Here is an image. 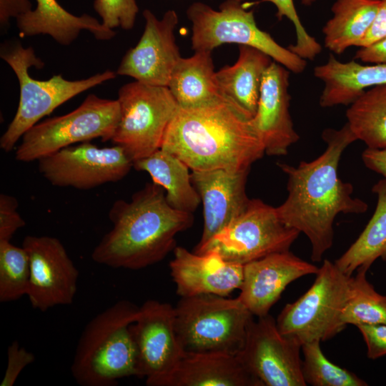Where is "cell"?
<instances>
[{
	"mask_svg": "<svg viewBox=\"0 0 386 386\" xmlns=\"http://www.w3.org/2000/svg\"><path fill=\"white\" fill-rule=\"evenodd\" d=\"M322 137L327 147L317 158L300 162L297 167L278 162L287 176L288 195L276 207L281 221L304 233L311 247V259L320 262L333 244V224L337 215L362 214L368 206L352 197L353 186L338 175L340 158L356 137L346 123L341 129H325Z\"/></svg>",
	"mask_w": 386,
	"mask_h": 386,
	"instance_id": "obj_1",
	"label": "cell"
},
{
	"mask_svg": "<svg viewBox=\"0 0 386 386\" xmlns=\"http://www.w3.org/2000/svg\"><path fill=\"white\" fill-rule=\"evenodd\" d=\"M112 229L91 253L94 262L113 268L141 269L174 250L179 232L190 228L193 213L172 208L164 189L147 183L130 201L117 199L109 211Z\"/></svg>",
	"mask_w": 386,
	"mask_h": 386,
	"instance_id": "obj_2",
	"label": "cell"
},
{
	"mask_svg": "<svg viewBox=\"0 0 386 386\" xmlns=\"http://www.w3.org/2000/svg\"><path fill=\"white\" fill-rule=\"evenodd\" d=\"M161 149L192 171L250 169L265 154L250 119L226 102L193 109L179 107Z\"/></svg>",
	"mask_w": 386,
	"mask_h": 386,
	"instance_id": "obj_3",
	"label": "cell"
},
{
	"mask_svg": "<svg viewBox=\"0 0 386 386\" xmlns=\"http://www.w3.org/2000/svg\"><path fill=\"white\" fill-rule=\"evenodd\" d=\"M139 307L120 300L94 317L78 341L71 375L81 386H115L118 380L137 377V360L130 325Z\"/></svg>",
	"mask_w": 386,
	"mask_h": 386,
	"instance_id": "obj_4",
	"label": "cell"
},
{
	"mask_svg": "<svg viewBox=\"0 0 386 386\" xmlns=\"http://www.w3.org/2000/svg\"><path fill=\"white\" fill-rule=\"evenodd\" d=\"M253 316L238 297H181L174 307L176 335L184 355L237 356L244 345Z\"/></svg>",
	"mask_w": 386,
	"mask_h": 386,
	"instance_id": "obj_5",
	"label": "cell"
},
{
	"mask_svg": "<svg viewBox=\"0 0 386 386\" xmlns=\"http://www.w3.org/2000/svg\"><path fill=\"white\" fill-rule=\"evenodd\" d=\"M1 57L16 75L20 88L17 111L0 139V148L7 152L13 150L23 134L41 118L74 96L115 78L117 74L107 70L81 80H66L59 74L39 81L31 77L28 71L31 66H44L31 47L24 48L21 44H15L2 49Z\"/></svg>",
	"mask_w": 386,
	"mask_h": 386,
	"instance_id": "obj_6",
	"label": "cell"
},
{
	"mask_svg": "<svg viewBox=\"0 0 386 386\" xmlns=\"http://www.w3.org/2000/svg\"><path fill=\"white\" fill-rule=\"evenodd\" d=\"M351 284L352 276L325 259L310 289L279 314L276 320L279 331L301 345L332 338L346 327L342 315Z\"/></svg>",
	"mask_w": 386,
	"mask_h": 386,
	"instance_id": "obj_7",
	"label": "cell"
},
{
	"mask_svg": "<svg viewBox=\"0 0 386 386\" xmlns=\"http://www.w3.org/2000/svg\"><path fill=\"white\" fill-rule=\"evenodd\" d=\"M246 9L244 4L237 0L225 1L219 11L201 2L193 3L187 11L192 24V49L195 51H212L223 44L249 46L264 52L290 71L302 73L306 60L259 29L253 11Z\"/></svg>",
	"mask_w": 386,
	"mask_h": 386,
	"instance_id": "obj_8",
	"label": "cell"
},
{
	"mask_svg": "<svg viewBox=\"0 0 386 386\" xmlns=\"http://www.w3.org/2000/svg\"><path fill=\"white\" fill-rule=\"evenodd\" d=\"M119 119L117 99L90 94L72 112L47 119L28 129L16 149L15 159L30 162L76 143L96 138L111 141Z\"/></svg>",
	"mask_w": 386,
	"mask_h": 386,
	"instance_id": "obj_9",
	"label": "cell"
},
{
	"mask_svg": "<svg viewBox=\"0 0 386 386\" xmlns=\"http://www.w3.org/2000/svg\"><path fill=\"white\" fill-rule=\"evenodd\" d=\"M117 100L120 119L111 142L123 148L133 162L160 149L179 108L169 88L136 81L119 89Z\"/></svg>",
	"mask_w": 386,
	"mask_h": 386,
	"instance_id": "obj_10",
	"label": "cell"
},
{
	"mask_svg": "<svg viewBox=\"0 0 386 386\" xmlns=\"http://www.w3.org/2000/svg\"><path fill=\"white\" fill-rule=\"evenodd\" d=\"M300 232L286 226L276 207L250 199L244 212L194 252L217 251L225 260L244 265L272 253L288 251Z\"/></svg>",
	"mask_w": 386,
	"mask_h": 386,
	"instance_id": "obj_11",
	"label": "cell"
},
{
	"mask_svg": "<svg viewBox=\"0 0 386 386\" xmlns=\"http://www.w3.org/2000/svg\"><path fill=\"white\" fill-rule=\"evenodd\" d=\"M38 169L51 184L88 190L124 178L133 162L118 145L99 147L89 142L40 158Z\"/></svg>",
	"mask_w": 386,
	"mask_h": 386,
	"instance_id": "obj_12",
	"label": "cell"
},
{
	"mask_svg": "<svg viewBox=\"0 0 386 386\" xmlns=\"http://www.w3.org/2000/svg\"><path fill=\"white\" fill-rule=\"evenodd\" d=\"M301 349L299 342L280 333L276 320L268 314L252 321L237 356L262 386H305Z\"/></svg>",
	"mask_w": 386,
	"mask_h": 386,
	"instance_id": "obj_13",
	"label": "cell"
},
{
	"mask_svg": "<svg viewBox=\"0 0 386 386\" xmlns=\"http://www.w3.org/2000/svg\"><path fill=\"white\" fill-rule=\"evenodd\" d=\"M137 360V377L148 386H161L184 353L175 331L174 307L167 302L148 300L139 307L130 325Z\"/></svg>",
	"mask_w": 386,
	"mask_h": 386,
	"instance_id": "obj_14",
	"label": "cell"
},
{
	"mask_svg": "<svg viewBox=\"0 0 386 386\" xmlns=\"http://www.w3.org/2000/svg\"><path fill=\"white\" fill-rule=\"evenodd\" d=\"M22 247L30 261L26 296L31 307L45 312L72 304L79 273L61 242L50 236L28 235Z\"/></svg>",
	"mask_w": 386,
	"mask_h": 386,
	"instance_id": "obj_15",
	"label": "cell"
},
{
	"mask_svg": "<svg viewBox=\"0 0 386 386\" xmlns=\"http://www.w3.org/2000/svg\"><path fill=\"white\" fill-rule=\"evenodd\" d=\"M143 16L144 32L137 44L125 54L116 73L143 84L167 86L181 58L174 35L177 14L169 10L162 19H157L152 11L145 9Z\"/></svg>",
	"mask_w": 386,
	"mask_h": 386,
	"instance_id": "obj_16",
	"label": "cell"
},
{
	"mask_svg": "<svg viewBox=\"0 0 386 386\" xmlns=\"http://www.w3.org/2000/svg\"><path fill=\"white\" fill-rule=\"evenodd\" d=\"M250 169L192 171L191 178L203 207V231L198 249L229 226L247 209L246 183Z\"/></svg>",
	"mask_w": 386,
	"mask_h": 386,
	"instance_id": "obj_17",
	"label": "cell"
},
{
	"mask_svg": "<svg viewBox=\"0 0 386 386\" xmlns=\"http://www.w3.org/2000/svg\"><path fill=\"white\" fill-rule=\"evenodd\" d=\"M290 72L275 61L271 63L263 76L256 113L250 119L269 156L287 154L300 139L289 110Z\"/></svg>",
	"mask_w": 386,
	"mask_h": 386,
	"instance_id": "obj_18",
	"label": "cell"
},
{
	"mask_svg": "<svg viewBox=\"0 0 386 386\" xmlns=\"http://www.w3.org/2000/svg\"><path fill=\"white\" fill-rule=\"evenodd\" d=\"M318 269L290 250L270 254L244 265L238 297L254 316L267 315L289 284Z\"/></svg>",
	"mask_w": 386,
	"mask_h": 386,
	"instance_id": "obj_19",
	"label": "cell"
},
{
	"mask_svg": "<svg viewBox=\"0 0 386 386\" xmlns=\"http://www.w3.org/2000/svg\"><path fill=\"white\" fill-rule=\"evenodd\" d=\"M170 274L180 297L199 295L228 297L240 288L244 265L225 260L217 251L202 254L176 247Z\"/></svg>",
	"mask_w": 386,
	"mask_h": 386,
	"instance_id": "obj_20",
	"label": "cell"
},
{
	"mask_svg": "<svg viewBox=\"0 0 386 386\" xmlns=\"http://www.w3.org/2000/svg\"><path fill=\"white\" fill-rule=\"evenodd\" d=\"M273 59L256 48L239 45L237 61L216 72L224 101L246 118L254 116L264 74Z\"/></svg>",
	"mask_w": 386,
	"mask_h": 386,
	"instance_id": "obj_21",
	"label": "cell"
},
{
	"mask_svg": "<svg viewBox=\"0 0 386 386\" xmlns=\"http://www.w3.org/2000/svg\"><path fill=\"white\" fill-rule=\"evenodd\" d=\"M161 386H262L237 356L184 355Z\"/></svg>",
	"mask_w": 386,
	"mask_h": 386,
	"instance_id": "obj_22",
	"label": "cell"
},
{
	"mask_svg": "<svg viewBox=\"0 0 386 386\" xmlns=\"http://www.w3.org/2000/svg\"><path fill=\"white\" fill-rule=\"evenodd\" d=\"M314 75L324 84L319 102L322 107L350 105L367 89L386 84V64L342 62L330 54L326 63L315 67Z\"/></svg>",
	"mask_w": 386,
	"mask_h": 386,
	"instance_id": "obj_23",
	"label": "cell"
},
{
	"mask_svg": "<svg viewBox=\"0 0 386 386\" xmlns=\"http://www.w3.org/2000/svg\"><path fill=\"white\" fill-rule=\"evenodd\" d=\"M37 6L16 18L21 36L48 34L60 44L68 45L81 30L91 32L96 39L108 40L115 32L95 18L83 14L75 16L59 4L56 0H36Z\"/></svg>",
	"mask_w": 386,
	"mask_h": 386,
	"instance_id": "obj_24",
	"label": "cell"
},
{
	"mask_svg": "<svg viewBox=\"0 0 386 386\" xmlns=\"http://www.w3.org/2000/svg\"><path fill=\"white\" fill-rule=\"evenodd\" d=\"M211 52L195 51L176 64L167 87L179 107L193 109L226 102L219 90Z\"/></svg>",
	"mask_w": 386,
	"mask_h": 386,
	"instance_id": "obj_25",
	"label": "cell"
},
{
	"mask_svg": "<svg viewBox=\"0 0 386 386\" xmlns=\"http://www.w3.org/2000/svg\"><path fill=\"white\" fill-rule=\"evenodd\" d=\"M133 167L147 172L153 182L164 189L166 199L172 208L193 213L201 203L192 182L190 169L173 154L160 149L134 162Z\"/></svg>",
	"mask_w": 386,
	"mask_h": 386,
	"instance_id": "obj_26",
	"label": "cell"
},
{
	"mask_svg": "<svg viewBox=\"0 0 386 386\" xmlns=\"http://www.w3.org/2000/svg\"><path fill=\"white\" fill-rule=\"evenodd\" d=\"M380 0H336L331 7L333 16L322 29L324 45L340 55L357 46L368 31Z\"/></svg>",
	"mask_w": 386,
	"mask_h": 386,
	"instance_id": "obj_27",
	"label": "cell"
},
{
	"mask_svg": "<svg viewBox=\"0 0 386 386\" xmlns=\"http://www.w3.org/2000/svg\"><path fill=\"white\" fill-rule=\"evenodd\" d=\"M372 192L377 196L372 217L354 243L335 262L348 276L361 267L368 269L377 259L386 262V178L376 182Z\"/></svg>",
	"mask_w": 386,
	"mask_h": 386,
	"instance_id": "obj_28",
	"label": "cell"
},
{
	"mask_svg": "<svg viewBox=\"0 0 386 386\" xmlns=\"http://www.w3.org/2000/svg\"><path fill=\"white\" fill-rule=\"evenodd\" d=\"M347 124L367 148L386 149V84L365 90L346 112Z\"/></svg>",
	"mask_w": 386,
	"mask_h": 386,
	"instance_id": "obj_29",
	"label": "cell"
},
{
	"mask_svg": "<svg viewBox=\"0 0 386 386\" xmlns=\"http://www.w3.org/2000/svg\"><path fill=\"white\" fill-rule=\"evenodd\" d=\"M367 270L359 268L352 277L350 295L342 315L345 325L386 324V296L376 292L368 282Z\"/></svg>",
	"mask_w": 386,
	"mask_h": 386,
	"instance_id": "obj_30",
	"label": "cell"
},
{
	"mask_svg": "<svg viewBox=\"0 0 386 386\" xmlns=\"http://www.w3.org/2000/svg\"><path fill=\"white\" fill-rule=\"evenodd\" d=\"M320 341L302 345L304 360L302 372L306 385L312 386H365L367 382L355 373L329 360L322 351Z\"/></svg>",
	"mask_w": 386,
	"mask_h": 386,
	"instance_id": "obj_31",
	"label": "cell"
},
{
	"mask_svg": "<svg viewBox=\"0 0 386 386\" xmlns=\"http://www.w3.org/2000/svg\"><path fill=\"white\" fill-rule=\"evenodd\" d=\"M29 280L30 261L26 250L10 241H0V302H11L26 295Z\"/></svg>",
	"mask_w": 386,
	"mask_h": 386,
	"instance_id": "obj_32",
	"label": "cell"
},
{
	"mask_svg": "<svg viewBox=\"0 0 386 386\" xmlns=\"http://www.w3.org/2000/svg\"><path fill=\"white\" fill-rule=\"evenodd\" d=\"M259 2H270L277 8V16L281 20L288 19L294 25L296 41L287 48L300 57L313 61L322 51V46L315 37L308 34L302 25L296 11L293 0H260Z\"/></svg>",
	"mask_w": 386,
	"mask_h": 386,
	"instance_id": "obj_33",
	"label": "cell"
},
{
	"mask_svg": "<svg viewBox=\"0 0 386 386\" xmlns=\"http://www.w3.org/2000/svg\"><path fill=\"white\" fill-rule=\"evenodd\" d=\"M94 9L106 27L126 30L134 26L139 10L135 0H94Z\"/></svg>",
	"mask_w": 386,
	"mask_h": 386,
	"instance_id": "obj_34",
	"label": "cell"
},
{
	"mask_svg": "<svg viewBox=\"0 0 386 386\" xmlns=\"http://www.w3.org/2000/svg\"><path fill=\"white\" fill-rule=\"evenodd\" d=\"M19 203L11 195H0V241H10L16 231L26 224L17 212Z\"/></svg>",
	"mask_w": 386,
	"mask_h": 386,
	"instance_id": "obj_35",
	"label": "cell"
},
{
	"mask_svg": "<svg viewBox=\"0 0 386 386\" xmlns=\"http://www.w3.org/2000/svg\"><path fill=\"white\" fill-rule=\"evenodd\" d=\"M35 360L33 353L14 341L7 348V365L0 386H12L21 371Z\"/></svg>",
	"mask_w": 386,
	"mask_h": 386,
	"instance_id": "obj_36",
	"label": "cell"
},
{
	"mask_svg": "<svg viewBox=\"0 0 386 386\" xmlns=\"http://www.w3.org/2000/svg\"><path fill=\"white\" fill-rule=\"evenodd\" d=\"M367 346V356L375 360L386 355V324L361 325L357 327Z\"/></svg>",
	"mask_w": 386,
	"mask_h": 386,
	"instance_id": "obj_37",
	"label": "cell"
},
{
	"mask_svg": "<svg viewBox=\"0 0 386 386\" xmlns=\"http://www.w3.org/2000/svg\"><path fill=\"white\" fill-rule=\"evenodd\" d=\"M386 37V0L380 4L368 31L358 43V47H365Z\"/></svg>",
	"mask_w": 386,
	"mask_h": 386,
	"instance_id": "obj_38",
	"label": "cell"
},
{
	"mask_svg": "<svg viewBox=\"0 0 386 386\" xmlns=\"http://www.w3.org/2000/svg\"><path fill=\"white\" fill-rule=\"evenodd\" d=\"M29 0H0V22L1 27L8 25L11 18L16 19L31 11Z\"/></svg>",
	"mask_w": 386,
	"mask_h": 386,
	"instance_id": "obj_39",
	"label": "cell"
},
{
	"mask_svg": "<svg viewBox=\"0 0 386 386\" xmlns=\"http://www.w3.org/2000/svg\"><path fill=\"white\" fill-rule=\"evenodd\" d=\"M355 59L365 63L386 64V37L365 47H360Z\"/></svg>",
	"mask_w": 386,
	"mask_h": 386,
	"instance_id": "obj_40",
	"label": "cell"
},
{
	"mask_svg": "<svg viewBox=\"0 0 386 386\" xmlns=\"http://www.w3.org/2000/svg\"><path fill=\"white\" fill-rule=\"evenodd\" d=\"M365 166L386 178V149H365L362 154Z\"/></svg>",
	"mask_w": 386,
	"mask_h": 386,
	"instance_id": "obj_41",
	"label": "cell"
},
{
	"mask_svg": "<svg viewBox=\"0 0 386 386\" xmlns=\"http://www.w3.org/2000/svg\"><path fill=\"white\" fill-rule=\"evenodd\" d=\"M316 0H301V3L305 6H310L315 2Z\"/></svg>",
	"mask_w": 386,
	"mask_h": 386,
	"instance_id": "obj_42",
	"label": "cell"
},
{
	"mask_svg": "<svg viewBox=\"0 0 386 386\" xmlns=\"http://www.w3.org/2000/svg\"><path fill=\"white\" fill-rule=\"evenodd\" d=\"M237 1L242 2V1H243L244 0H237Z\"/></svg>",
	"mask_w": 386,
	"mask_h": 386,
	"instance_id": "obj_43",
	"label": "cell"
}]
</instances>
